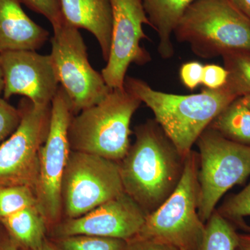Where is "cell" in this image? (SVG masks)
I'll return each mask as SVG.
<instances>
[{
	"instance_id": "cell-1",
	"label": "cell",
	"mask_w": 250,
	"mask_h": 250,
	"mask_svg": "<svg viewBox=\"0 0 250 250\" xmlns=\"http://www.w3.org/2000/svg\"><path fill=\"white\" fill-rule=\"evenodd\" d=\"M136 141L123 160L120 173L124 191L149 215L175 190L184 170L181 155L155 120L136 126Z\"/></svg>"
},
{
	"instance_id": "cell-2",
	"label": "cell",
	"mask_w": 250,
	"mask_h": 250,
	"mask_svg": "<svg viewBox=\"0 0 250 250\" xmlns=\"http://www.w3.org/2000/svg\"><path fill=\"white\" fill-rule=\"evenodd\" d=\"M125 86L152 110L156 123L184 157L191 152L213 120L238 98L226 85L192 95H176L154 90L145 81L126 77Z\"/></svg>"
},
{
	"instance_id": "cell-3",
	"label": "cell",
	"mask_w": 250,
	"mask_h": 250,
	"mask_svg": "<svg viewBox=\"0 0 250 250\" xmlns=\"http://www.w3.org/2000/svg\"><path fill=\"white\" fill-rule=\"evenodd\" d=\"M142 102L127 88H115L101 102L74 116L68 130L72 151L120 162L130 147V125Z\"/></svg>"
},
{
	"instance_id": "cell-4",
	"label": "cell",
	"mask_w": 250,
	"mask_h": 250,
	"mask_svg": "<svg viewBox=\"0 0 250 250\" xmlns=\"http://www.w3.org/2000/svg\"><path fill=\"white\" fill-rule=\"evenodd\" d=\"M203 59L233 52H250V20L230 0H195L186 10L174 31Z\"/></svg>"
},
{
	"instance_id": "cell-5",
	"label": "cell",
	"mask_w": 250,
	"mask_h": 250,
	"mask_svg": "<svg viewBox=\"0 0 250 250\" xmlns=\"http://www.w3.org/2000/svg\"><path fill=\"white\" fill-rule=\"evenodd\" d=\"M198 153L191 151L185 158L180 182L173 192L146 217L137 237L170 244L179 250H200L205 224L198 214Z\"/></svg>"
},
{
	"instance_id": "cell-6",
	"label": "cell",
	"mask_w": 250,
	"mask_h": 250,
	"mask_svg": "<svg viewBox=\"0 0 250 250\" xmlns=\"http://www.w3.org/2000/svg\"><path fill=\"white\" fill-rule=\"evenodd\" d=\"M198 214L207 223L222 197L250 175V146L233 142L210 127L197 141Z\"/></svg>"
},
{
	"instance_id": "cell-7",
	"label": "cell",
	"mask_w": 250,
	"mask_h": 250,
	"mask_svg": "<svg viewBox=\"0 0 250 250\" xmlns=\"http://www.w3.org/2000/svg\"><path fill=\"white\" fill-rule=\"evenodd\" d=\"M74 114L70 99L60 85L51 104L50 125L39 152V176L34 190L38 207L48 228L61 221L62 213V184L71 152L68 130Z\"/></svg>"
},
{
	"instance_id": "cell-8",
	"label": "cell",
	"mask_w": 250,
	"mask_h": 250,
	"mask_svg": "<svg viewBox=\"0 0 250 250\" xmlns=\"http://www.w3.org/2000/svg\"><path fill=\"white\" fill-rule=\"evenodd\" d=\"M52 28L50 56L59 84L70 99L74 113L77 114L101 102L112 89L102 73L90 65L79 29L65 18Z\"/></svg>"
},
{
	"instance_id": "cell-9",
	"label": "cell",
	"mask_w": 250,
	"mask_h": 250,
	"mask_svg": "<svg viewBox=\"0 0 250 250\" xmlns=\"http://www.w3.org/2000/svg\"><path fill=\"white\" fill-rule=\"evenodd\" d=\"M124 192L119 163L71 150L62 184L65 218L86 214Z\"/></svg>"
},
{
	"instance_id": "cell-10",
	"label": "cell",
	"mask_w": 250,
	"mask_h": 250,
	"mask_svg": "<svg viewBox=\"0 0 250 250\" xmlns=\"http://www.w3.org/2000/svg\"><path fill=\"white\" fill-rule=\"evenodd\" d=\"M17 129L0 145V186H27L35 190L39 152L48 135L51 104L39 105L23 98Z\"/></svg>"
},
{
	"instance_id": "cell-11",
	"label": "cell",
	"mask_w": 250,
	"mask_h": 250,
	"mask_svg": "<svg viewBox=\"0 0 250 250\" xmlns=\"http://www.w3.org/2000/svg\"><path fill=\"white\" fill-rule=\"evenodd\" d=\"M112 35L109 57L102 75L111 89L125 87L126 72L132 63L146 65L151 55L141 46L148 39L143 24L150 26L142 0H110Z\"/></svg>"
},
{
	"instance_id": "cell-12",
	"label": "cell",
	"mask_w": 250,
	"mask_h": 250,
	"mask_svg": "<svg viewBox=\"0 0 250 250\" xmlns=\"http://www.w3.org/2000/svg\"><path fill=\"white\" fill-rule=\"evenodd\" d=\"M147 214L124 192L86 214L65 218L52 228V238L88 235L127 241L137 236Z\"/></svg>"
},
{
	"instance_id": "cell-13",
	"label": "cell",
	"mask_w": 250,
	"mask_h": 250,
	"mask_svg": "<svg viewBox=\"0 0 250 250\" xmlns=\"http://www.w3.org/2000/svg\"><path fill=\"white\" fill-rule=\"evenodd\" d=\"M0 65L4 100L22 95L36 104H52L60 85L50 54L42 55L31 50L2 52Z\"/></svg>"
},
{
	"instance_id": "cell-14",
	"label": "cell",
	"mask_w": 250,
	"mask_h": 250,
	"mask_svg": "<svg viewBox=\"0 0 250 250\" xmlns=\"http://www.w3.org/2000/svg\"><path fill=\"white\" fill-rule=\"evenodd\" d=\"M49 35L27 16L18 0H0V53L36 51L45 45Z\"/></svg>"
},
{
	"instance_id": "cell-15",
	"label": "cell",
	"mask_w": 250,
	"mask_h": 250,
	"mask_svg": "<svg viewBox=\"0 0 250 250\" xmlns=\"http://www.w3.org/2000/svg\"><path fill=\"white\" fill-rule=\"evenodd\" d=\"M63 18L69 24L91 33L107 62L111 49L112 10L110 0H59Z\"/></svg>"
},
{
	"instance_id": "cell-16",
	"label": "cell",
	"mask_w": 250,
	"mask_h": 250,
	"mask_svg": "<svg viewBox=\"0 0 250 250\" xmlns=\"http://www.w3.org/2000/svg\"><path fill=\"white\" fill-rule=\"evenodd\" d=\"M195 0H142L150 26L159 36L158 52L161 58L174 54L172 35L186 10Z\"/></svg>"
},
{
	"instance_id": "cell-17",
	"label": "cell",
	"mask_w": 250,
	"mask_h": 250,
	"mask_svg": "<svg viewBox=\"0 0 250 250\" xmlns=\"http://www.w3.org/2000/svg\"><path fill=\"white\" fill-rule=\"evenodd\" d=\"M0 224L19 249H36L46 240L48 226L37 205L5 217L0 220Z\"/></svg>"
},
{
	"instance_id": "cell-18",
	"label": "cell",
	"mask_w": 250,
	"mask_h": 250,
	"mask_svg": "<svg viewBox=\"0 0 250 250\" xmlns=\"http://www.w3.org/2000/svg\"><path fill=\"white\" fill-rule=\"evenodd\" d=\"M208 127L230 141L250 146V109L241 97L230 103Z\"/></svg>"
},
{
	"instance_id": "cell-19",
	"label": "cell",
	"mask_w": 250,
	"mask_h": 250,
	"mask_svg": "<svg viewBox=\"0 0 250 250\" xmlns=\"http://www.w3.org/2000/svg\"><path fill=\"white\" fill-rule=\"evenodd\" d=\"M238 234L229 220L214 211L205 224L200 250H236Z\"/></svg>"
},
{
	"instance_id": "cell-20",
	"label": "cell",
	"mask_w": 250,
	"mask_h": 250,
	"mask_svg": "<svg viewBox=\"0 0 250 250\" xmlns=\"http://www.w3.org/2000/svg\"><path fill=\"white\" fill-rule=\"evenodd\" d=\"M223 58L229 72L227 86L238 98L250 95V52H229Z\"/></svg>"
},
{
	"instance_id": "cell-21",
	"label": "cell",
	"mask_w": 250,
	"mask_h": 250,
	"mask_svg": "<svg viewBox=\"0 0 250 250\" xmlns=\"http://www.w3.org/2000/svg\"><path fill=\"white\" fill-rule=\"evenodd\" d=\"M56 250H125L126 241L118 238L88 235H74L52 238Z\"/></svg>"
},
{
	"instance_id": "cell-22",
	"label": "cell",
	"mask_w": 250,
	"mask_h": 250,
	"mask_svg": "<svg viewBox=\"0 0 250 250\" xmlns=\"http://www.w3.org/2000/svg\"><path fill=\"white\" fill-rule=\"evenodd\" d=\"M37 205L34 189L27 186H0V220Z\"/></svg>"
},
{
	"instance_id": "cell-23",
	"label": "cell",
	"mask_w": 250,
	"mask_h": 250,
	"mask_svg": "<svg viewBox=\"0 0 250 250\" xmlns=\"http://www.w3.org/2000/svg\"><path fill=\"white\" fill-rule=\"evenodd\" d=\"M217 211L229 221L241 224L243 217L250 215V183L239 193L230 197Z\"/></svg>"
},
{
	"instance_id": "cell-24",
	"label": "cell",
	"mask_w": 250,
	"mask_h": 250,
	"mask_svg": "<svg viewBox=\"0 0 250 250\" xmlns=\"http://www.w3.org/2000/svg\"><path fill=\"white\" fill-rule=\"evenodd\" d=\"M21 113L19 108L0 98V145L11 136L21 123Z\"/></svg>"
},
{
	"instance_id": "cell-25",
	"label": "cell",
	"mask_w": 250,
	"mask_h": 250,
	"mask_svg": "<svg viewBox=\"0 0 250 250\" xmlns=\"http://www.w3.org/2000/svg\"><path fill=\"white\" fill-rule=\"evenodd\" d=\"M31 11L41 14L48 20L52 26L64 19L59 0H18Z\"/></svg>"
},
{
	"instance_id": "cell-26",
	"label": "cell",
	"mask_w": 250,
	"mask_h": 250,
	"mask_svg": "<svg viewBox=\"0 0 250 250\" xmlns=\"http://www.w3.org/2000/svg\"><path fill=\"white\" fill-rule=\"evenodd\" d=\"M229 72L225 67L215 64L204 65L202 84L208 89H218L226 85Z\"/></svg>"
},
{
	"instance_id": "cell-27",
	"label": "cell",
	"mask_w": 250,
	"mask_h": 250,
	"mask_svg": "<svg viewBox=\"0 0 250 250\" xmlns=\"http://www.w3.org/2000/svg\"><path fill=\"white\" fill-rule=\"evenodd\" d=\"M204 65L201 62H190L183 64L179 70V77L184 86L190 90H195L202 84Z\"/></svg>"
},
{
	"instance_id": "cell-28",
	"label": "cell",
	"mask_w": 250,
	"mask_h": 250,
	"mask_svg": "<svg viewBox=\"0 0 250 250\" xmlns=\"http://www.w3.org/2000/svg\"><path fill=\"white\" fill-rule=\"evenodd\" d=\"M125 250H179L175 247L149 238L134 237L126 241Z\"/></svg>"
},
{
	"instance_id": "cell-29",
	"label": "cell",
	"mask_w": 250,
	"mask_h": 250,
	"mask_svg": "<svg viewBox=\"0 0 250 250\" xmlns=\"http://www.w3.org/2000/svg\"><path fill=\"white\" fill-rule=\"evenodd\" d=\"M0 250H19V248L6 232L0 233Z\"/></svg>"
},
{
	"instance_id": "cell-30",
	"label": "cell",
	"mask_w": 250,
	"mask_h": 250,
	"mask_svg": "<svg viewBox=\"0 0 250 250\" xmlns=\"http://www.w3.org/2000/svg\"><path fill=\"white\" fill-rule=\"evenodd\" d=\"M240 11L250 20V0H230Z\"/></svg>"
},
{
	"instance_id": "cell-31",
	"label": "cell",
	"mask_w": 250,
	"mask_h": 250,
	"mask_svg": "<svg viewBox=\"0 0 250 250\" xmlns=\"http://www.w3.org/2000/svg\"><path fill=\"white\" fill-rule=\"evenodd\" d=\"M236 250H250V233L238 234Z\"/></svg>"
},
{
	"instance_id": "cell-32",
	"label": "cell",
	"mask_w": 250,
	"mask_h": 250,
	"mask_svg": "<svg viewBox=\"0 0 250 250\" xmlns=\"http://www.w3.org/2000/svg\"><path fill=\"white\" fill-rule=\"evenodd\" d=\"M56 250L55 248H54V246H52V243H50V241H47V239L45 240V242L42 243V246L39 247V248H36L34 250Z\"/></svg>"
},
{
	"instance_id": "cell-33",
	"label": "cell",
	"mask_w": 250,
	"mask_h": 250,
	"mask_svg": "<svg viewBox=\"0 0 250 250\" xmlns=\"http://www.w3.org/2000/svg\"><path fill=\"white\" fill-rule=\"evenodd\" d=\"M3 90H4V77H3L2 70L0 65V98L1 94L3 93Z\"/></svg>"
},
{
	"instance_id": "cell-34",
	"label": "cell",
	"mask_w": 250,
	"mask_h": 250,
	"mask_svg": "<svg viewBox=\"0 0 250 250\" xmlns=\"http://www.w3.org/2000/svg\"><path fill=\"white\" fill-rule=\"evenodd\" d=\"M241 99L245 104L250 109V95L241 97Z\"/></svg>"
}]
</instances>
